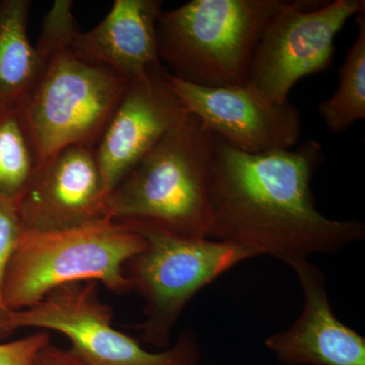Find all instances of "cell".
Returning a JSON list of instances; mask_svg holds the SVG:
<instances>
[{
	"label": "cell",
	"mask_w": 365,
	"mask_h": 365,
	"mask_svg": "<svg viewBox=\"0 0 365 365\" xmlns=\"http://www.w3.org/2000/svg\"><path fill=\"white\" fill-rule=\"evenodd\" d=\"M215 141L208 239L288 266L364 241V223L331 220L316 207L311 181L323 162L321 144L248 155Z\"/></svg>",
	"instance_id": "6da1fadb"
},
{
	"label": "cell",
	"mask_w": 365,
	"mask_h": 365,
	"mask_svg": "<svg viewBox=\"0 0 365 365\" xmlns=\"http://www.w3.org/2000/svg\"><path fill=\"white\" fill-rule=\"evenodd\" d=\"M72 7L71 0L54 2L35 45L42 66L23 112L37 165L67 146L95 148L129 83L74 51Z\"/></svg>",
	"instance_id": "7a4b0ae2"
},
{
	"label": "cell",
	"mask_w": 365,
	"mask_h": 365,
	"mask_svg": "<svg viewBox=\"0 0 365 365\" xmlns=\"http://www.w3.org/2000/svg\"><path fill=\"white\" fill-rule=\"evenodd\" d=\"M215 144L188 113L108 193V218L136 232L208 239Z\"/></svg>",
	"instance_id": "3957f363"
},
{
	"label": "cell",
	"mask_w": 365,
	"mask_h": 365,
	"mask_svg": "<svg viewBox=\"0 0 365 365\" xmlns=\"http://www.w3.org/2000/svg\"><path fill=\"white\" fill-rule=\"evenodd\" d=\"M287 0H192L163 11L158 58L175 78L207 88L246 86L257 45Z\"/></svg>",
	"instance_id": "277c9868"
},
{
	"label": "cell",
	"mask_w": 365,
	"mask_h": 365,
	"mask_svg": "<svg viewBox=\"0 0 365 365\" xmlns=\"http://www.w3.org/2000/svg\"><path fill=\"white\" fill-rule=\"evenodd\" d=\"M140 232L105 218L53 232L24 230L7 267L4 299L13 312L28 309L71 283L95 281L110 292H131L124 265L140 251Z\"/></svg>",
	"instance_id": "5b68a950"
},
{
	"label": "cell",
	"mask_w": 365,
	"mask_h": 365,
	"mask_svg": "<svg viewBox=\"0 0 365 365\" xmlns=\"http://www.w3.org/2000/svg\"><path fill=\"white\" fill-rule=\"evenodd\" d=\"M143 248L124 265V274L144 300L141 340L170 347V335L187 304L202 288L230 269L257 257L253 252L207 237L138 232Z\"/></svg>",
	"instance_id": "8992f818"
},
{
	"label": "cell",
	"mask_w": 365,
	"mask_h": 365,
	"mask_svg": "<svg viewBox=\"0 0 365 365\" xmlns=\"http://www.w3.org/2000/svg\"><path fill=\"white\" fill-rule=\"evenodd\" d=\"M98 282L71 283L52 290L28 309L14 312V330L56 331L71 342V351L86 365H198L195 332L187 329L173 347L150 352L112 325L111 307L98 297Z\"/></svg>",
	"instance_id": "52a82bcc"
},
{
	"label": "cell",
	"mask_w": 365,
	"mask_h": 365,
	"mask_svg": "<svg viewBox=\"0 0 365 365\" xmlns=\"http://www.w3.org/2000/svg\"><path fill=\"white\" fill-rule=\"evenodd\" d=\"M361 13L364 0H287L262 34L247 85L269 103L289 102L299 79L330 67L338 33Z\"/></svg>",
	"instance_id": "ba28073f"
},
{
	"label": "cell",
	"mask_w": 365,
	"mask_h": 365,
	"mask_svg": "<svg viewBox=\"0 0 365 365\" xmlns=\"http://www.w3.org/2000/svg\"><path fill=\"white\" fill-rule=\"evenodd\" d=\"M169 85L189 114L220 143L241 153L261 155L292 150L302 135V119L292 103L272 104L246 86L207 88L169 72Z\"/></svg>",
	"instance_id": "9c48e42d"
},
{
	"label": "cell",
	"mask_w": 365,
	"mask_h": 365,
	"mask_svg": "<svg viewBox=\"0 0 365 365\" xmlns=\"http://www.w3.org/2000/svg\"><path fill=\"white\" fill-rule=\"evenodd\" d=\"M95 148L71 145L38 163L16 202L24 230L53 232L108 218Z\"/></svg>",
	"instance_id": "30bf717a"
},
{
	"label": "cell",
	"mask_w": 365,
	"mask_h": 365,
	"mask_svg": "<svg viewBox=\"0 0 365 365\" xmlns=\"http://www.w3.org/2000/svg\"><path fill=\"white\" fill-rule=\"evenodd\" d=\"M160 66L129 81L95 148L108 193L188 114Z\"/></svg>",
	"instance_id": "8fae6325"
},
{
	"label": "cell",
	"mask_w": 365,
	"mask_h": 365,
	"mask_svg": "<svg viewBox=\"0 0 365 365\" xmlns=\"http://www.w3.org/2000/svg\"><path fill=\"white\" fill-rule=\"evenodd\" d=\"M302 287L304 307L287 330L265 346L284 365H365V338L336 317L323 271L309 260L290 264Z\"/></svg>",
	"instance_id": "7c38bea8"
},
{
	"label": "cell",
	"mask_w": 365,
	"mask_h": 365,
	"mask_svg": "<svg viewBox=\"0 0 365 365\" xmlns=\"http://www.w3.org/2000/svg\"><path fill=\"white\" fill-rule=\"evenodd\" d=\"M160 0H116L91 30L74 34L71 47L79 56L116 71L128 81L162 66L158 53Z\"/></svg>",
	"instance_id": "4fadbf2b"
},
{
	"label": "cell",
	"mask_w": 365,
	"mask_h": 365,
	"mask_svg": "<svg viewBox=\"0 0 365 365\" xmlns=\"http://www.w3.org/2000/svg\"><path fill=\"white\" fill-rule=\"evenodd\" d=\"M30 0H0V107L21 108L39 78L41 61L29 37Z\"/></svg>",
	"instance_id": "5bb4252c"
},
{
	"label": "cell",
	"mask_w": 365,
	"mask_h": 365,
	"mask_svg": "<svg viewBox=\"0 0 365 365\" xmlns=\"http://www.w3.org/2000/svg\"><path fill=\"white\" fill-rule=\"evenodd\" d=\"M357 36L339 69V85L319 104L327 128L343 133L365 119V13L355 16Z\"/></svg>",
	"instance_id": "9a60e30c"
},
{
	"label": "cell",
	"mask_w": 365,
	"mask_h": 365,
	"mask_svg": "<svg viewBox=\"0 0 365 365\" xmlns=\"http://www.w3.org/2000/svg\"><path fill=\"white\" fill-rule=\"evenodd\" d=\"M36 167L23 109L0 107V195L16 204Z\"/></svg>",
	"instance_id": "2e32d148"
},
{
	"label": "cell",
	"mask_w": 365,
	"mask_h": 365,
	"mask_svg": "<svg viewBox=\"0 0 365 365\" xmlns=\"http://www.w3.org/2000/svg\"><path fill=\"white\" fill-rule=\"evenodd\" d=\"M23 232L16 204L0 195V340L9 337L16 331L14 312L4 302V287L9 261Z\"/></svg>",
	"instance_id": "e0dca14e"
},
{
	"label": "cell",
	"mask_w": 365,
	"mask_h": 365,
	"mask_svg": "<svg viewBox=\"0 0 365 365\" xmlns=\"http://www.w3.org/2000/svg\"><path fill=\"white\" fill-rule=\"evenodd\" d=\"M47 331L0 344V365H35L40 352L49 344Z\"/></svg>",
	"instance_id": "ac0fdd59"
},
{
	"label": "cell",
	"mask_w": 365,
	"mask_h": 365,
	"mask_svg": "<svg viewBox=\"0 0 365 365\" xmlns=\"http://www.w3.org/2000/svg\"><path fill=\"white\" fill-rule=\"evenodd\" d=\"M35 365H86L71 350H64L51 344L46 346L38 355Z\"/></svg>",
	"instance_id": "d6986e66"
}]
</instances>
